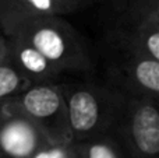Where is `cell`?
Returning a JSON list of instances; mask_svg holds the SVG:
<instances>
[{"label":"cell","mask_w":159,"mask_h":158,"mask_svg":"<svg viewBox=\"0 0 159 158\" xmlns=\"http://www.w3.org/2000/svg\"><path fill=\"white\" fill-rule=\"evenodd\" d=\"M71 132V143L110 133L117 122L123 87L106 77L67 76L60 81Z\"/></svg>","instance_id":"cell-1"},{"label":"cell","mask_w":159,"mask_h":158,"mask_svg":"<svg viewBox=\"0 0 159 158\" xmlns=\"http://www.w3.org/2000/svg\"><path fill=\"white\" fill-rule=\"evenodd\" d=\"M8 36H20L41 52L63 77L87 76L92 59L81 35L61 16H42L22 22Z\"/></svg>","instance_id":"cell-2"},{"label":"cell","mask_w":159,"mask_h":158,"mask_svg":"<svg viewBox=\"0 0 159 158\" xmlns=\"http://www.w3.org/2000/svg\"><path fill=\"white\" fill-rule=\"evenodd\" d=\"M113 133L129 158H159V97L123 87V101Z\"/></svg>","instance_id":"cell-3"},{"label":"cell","mask_w":159,"mask_h":158,"mask_svg":"<svg viewBox=\"0 0 159 158\" xmlns=\"http://www.w3.org/2000/svg\"><path fill=\"white\" fill-rule=\"evenodd\" d=\"M11 102L28 116L55 148L71 144V132L60 83L28 84Z\"/></svg>","instance_id":"cell-4"},{"label":"cell","mask_w":159,"mask_h":158,"mask_svg":"<svg viewBox=\"0 0 159 158\" xmlns=\"http://www.w3.org/2000/svg\"><path fill=\"white\" fill-rule=\"evenodd\" d=\"M107 77L134 92L159 97V60L147 56L120 35L109 34Z\"/></svg>","instance_id":"cell-5"},{"label":"cell","mask_w":159,"mask_h":158,"mask_svg":"<svg viewBox=\"0 0 159 158\" xmlns=\"http://www.w3.org/2000/svg\"><path fill=\"white\" fill-rule=\"evenodd\" d=\"M53 148L41 129L11 101L0 105V158H41Z\"/></svg>","instance_id":"cell-6"},{"label":"cell","mask_w":159,"mask_h":158,"mask_svg":"<svg viewBox=\"0 0 159 158\" xmlns=\"http://www.w3.org/2000/svg\"><path fill=\"white\" fill-rule=\"evenodd\" d=\"M7 38V62L13 64L30 84L60 83L61 73L42 55L20 36Z\"/></svg>","instance_id":"cell-7"},{"label":"cell","mask_w":159,"mask_h":158,"mask_svg":"<svg viewBox=\"0 0 159 158\" xmlns=\"http://www.w3.org/2000/svg\"><path fill=\"white\" fill-rule=\"evenodd\" d=\"M42 16H63L55 0H0V27L6 36L22 22Z\"/></svg>","instance_id":"cell-8"},{"label":"cell","mask_w":159,"mask_h":158,"mask_svg":"<svg viewBox=\"0 0 159 158\" xmlns=\"http://www.w3.org/2000/svg\"><path fill=\"white\" fill-rule=\"evenodd\" d=\"M67 151L71 158H129L123 144L113 133L71 143Z\"/></svg>","instance_id":"cell-9"},{"label":"cell","mask_w":159,"mask_h":158,"mask_svg":"<svg viewBox=\"0 0 159 158\" xmlns=\"http://www.w3.org/2000/svg\"><path fill=\"white\" fill-rule=\"evenodd\" d=\"M25 77L8 62L0 63V105L16 95H18L28 86Z\"/></svg>","instance_id":"cell-10"},{"label":"cell","mask_w":159,"mask_h":158,"mask_svg":"<svg viewBox=\"0 0 159 158\" xmlns=\"http://www.w3.org/2000/svg\"><path fill=\"white\" fill-rule=\"evenodd\" d=\"M159 14V0H127L124 10L117 14V24L133 25Z\"/></svg>","instance_id":"cell-11"},{"label":"cell","mask_w":159,"mask_h":158,"mask_svg":"<svg viewBox=\"0 0 159 158\" xmlns=\"http://www.w3.org/2000/svg\"><path fill=\"white\" fill-rule=\"evenodd\" d=\"M59 4L61 13L64 14H70V13H75V11L81 10V8L87 7L92 3V0H55Z\"/></svg>","instance_id":"cell-12"},{"label":"cell","mask_w":159,"mask_h":158,"mask_svg":"<svg viewBox=\"0 0 159 158\" xmlns=\"http://www.w3.org/2000/svg\"><path fill=\"white\" fill-rule=\"evenodd\" d=\"M93 2L102 3V4L107 6V7H109L115 14H120L121 11L124 10V6H126L127 0H92V3Z\"/></svg>","instance_id":"cell-13"},{"label":"cell","mask_w":159,"mask_h":158,"mask_svg":"<svg viewBox=\"0 0 159 158\" xmlns=\"http://www.w3.org/2000/svg\"><path fill=\"white\" fill-rule=\"evenodd\" d=\"M7 62V38L0 35V63Z\"/></svg>","instance_id":"cell-14"},{"label":"cell","mask_w":159,"mask_h":158,"mask_svg":"<svg viewBox=\"0 0 159 158\" xmlns=\"http://www.w3.org/2000/svg\"><path fill=\"white\" fill-rule=\"evenodd\" d=\"M0 35H4V34H3V31H2V27H0ZM6 36V35H4Z\"/></svg>","instance_id":"cell-15"}]
</instances>
